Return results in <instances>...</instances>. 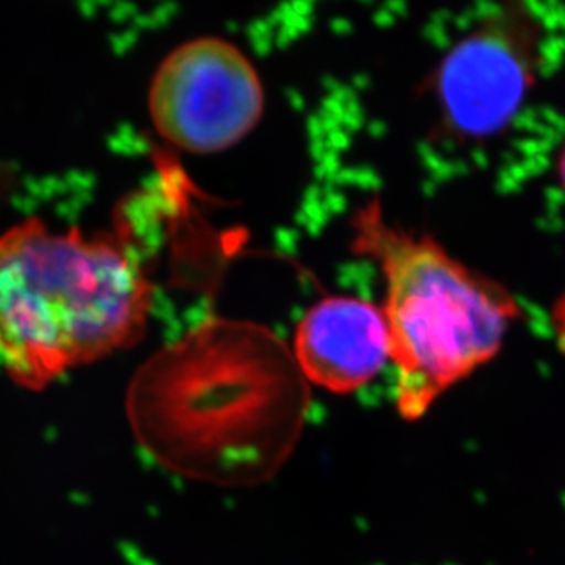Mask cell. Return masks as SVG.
I'll list each match as a JSON object with an SVG mask.
<instances>
[{"label":"cell","instance_id":"cell-5","mask_svg":"<svg viewBox=\"0 0 565 565\" xmlns=\"http://www.w3.org/2000/svg\"><path fill=\"white\" fill-rule=\"evenodd\" d=\"M536 24L516 4L501 6L440 61L434 94L446 129L481 140L503 131L539 71Z\"/></svg>","mask_w":565,"mask_h":565},{"label":"cell","instance_id":"cell-1","mask_svg":"<svg viewBox=\"0 0 565 565\" xmlns=\"http://www.w3.org/2000/svg\"><path fill=\"white\" fill-rule=\"evenodd\" d=\"M309 386L273 329L207 316L140 365L127 419L138 445L169 472L250 489L276 478L298 448Z\"/></svg>","mask_w":565,"mask_h":565},{"label":"cell","instance_id":"cell-2","mask_svg":"<svg viewBox=\"0 0 565 565\" xmlns=\"http://www.w3.org/2000/svg\"><path fill=\"white\" fill-rule=\"evenodd\" d=\"M154 282L132 224L57 232L30 217L0 234V371L43 390L132 348L147 331Z\"/></svg>","mask_w":565,"mask_h":565},{"label":"cell","instance_id":"cell-4","mask_svg":"<svg viewBox=\"0 0 565 565\" xmlns=\"http://www.w3.org/2000/svg\"><path fill=\"white\" fill-rule=\"evenodd\" d=\"M152 126L180 151L212 154L248 137L265 113V88L250 60L218 38L180 44L149 90Z\"/></svg>","mask_w":565,"mask_h":565},{"label":"cell","instance_id":"cell-6","mask_svg":"<svg viewBox=\"0 0 565 565\" xmlns=\"http://www.w3.org/2000/svg\"><path fill=\"white\" fill-rule=\"evenodd\" d=\"M290 349L309 384L340 395L370 384L392 360L384 310L354 296L312 305L298 321Z\"/></svg>","mask_w":565,"mask_h":565},{"label":"cell","instance_id":"cell-8","mask_svg":"<svg viewBox=\"0 0 565 565\" xmlns=\"http://www.w3.org/2000/svg\"><path fill=\"white\" fill-rule=\"evenodd\" d=\"M558 177H561L562 190L565 193V146L562 149L561 160H558Z\"/></svg>","mask_w":565,"mask_h":565},{"label":"cell","instance_id":"cell-3","mask_svg":"<svg viewBox=\"0 0 565 565\" xmlns=\"http://www.w3.org/2000/svg\"><path fill=\"white\" fill-rule=\"evenodd\" d=\"M351 232V250L373 259L386 281L395 403L415 423L500 353L522 309L507 287L451 257L431 235L390 223L379 199L354 212Z\"/></svg>","mask_w":565,"mask_h":565},{"label":"cell","instance_id":"cell-7","mask_svg":"<svg viewBox=\"0 0 565 565\" xmlns=\"http://www.w3.org/2000/svg\"><path fill=\"white\" fill-rule=\"evenodd\" d=\"M551 331L555 337L556 348L561 349L565 359V290L551 309Z\"/></svg>","mask_w":565,"mask_h":565}]
</instances>
